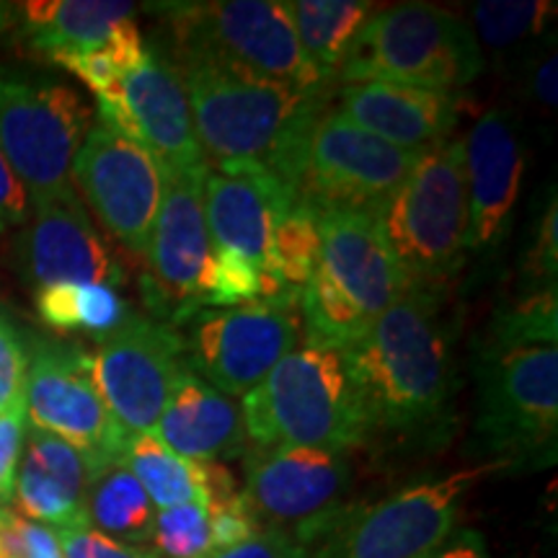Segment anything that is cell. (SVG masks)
I'll return each mask as SVG.
<instances>
[{
  "label": "cell",
  "instance_id": "83f0119b",
  "mask_svg": "<svg viewBox=\"0 0 558 558\" xmlns=\"http://www.w3.org/2000/svg\"><path fill=\"white\" fill-rule=\"evenodd\" d=\"M122 463L140 481L156 509L179 505L207 507L205 463H194V460L177 456L153 432L128 439Z\"/></svg>",
  "mask_w": 558,
  "mask_h": 558
},
{
  "label": "cell",
  "instance_id": "8992f818",
  "mask_svg": "<svg viewBox=\"0 0 558 558\" xmlns=\"http://www.w3.org/2000/svg\"><path fill=\"white\" fill-rule=\"evenodd\" d=\"M375 218L409 288L445 290L471 254L463 140L448 137L418 153Z\"/></svg>",
  "mask_w": 558,
  "mask_h": 558
},
{
  "label": "cell",
  "instance_id": "44dd1931",
  "mask_svg": "<svg viewBox=\"0 0 558 558\" xmlns=\"http://www.w3.org/2000/svg\"><path fill=\"white\" fill-rule=\"evenodd\" d=\"M320 267L373 324L403 295L407 277L390 251L375 213L316 209Z\"/></svg>",
  "mask_w": 558,
  "mask_h": 558
},
{
  "label": "cell",
  "instance_id": "4dcf8cb0",
  "mask_svg": "<svg viewBox=\"0 0 558 558\" xmlns=\"http://www.w3.org/2000/svg\"><path fill=\"white\" fill-rule=\"evenodd\" d=\"M556 16L554 3L543 0H486L471 9L478 45L484 41L492 50H507L535 34L548 29V19Z\"/></svg>",
  "mask_w": 558,
  "mask_h": 558
},
{
  "label": "cell",
  "instance_id": "f1b7e54d",
  "mask_svg": "<svg viewBox=\"0 0 558 558\" xmlns=\"http://www.w3.org/2000/svg\"><path fill=\"white\" fill-rule=\"evenodd\" d=\"M37 313L54 331H86L107 337L130 316L128 303L114 288L88 282H54L37 290Z\"/></svg>",
  "mask_w": 558,
  "mask_h": 558
},
{
  "label": "cell",
  "instance_id": "f546056e",
  "mask_svg": "<svg viewBox=\"0 0 558 558\" xmlns=\"http://www.w3.org/2000/svg\"><path fill=\"white\" fill-rule=\"evenodd\" d=\"M298 311L308 339L305 344L337 349V352L357 341L373 326L365 313L344 295V290L326 275L320 262L303 288Z\"/></svg>",
  "mask_w": 558,
  "mask_h": 558
},
{
  "label": "cell",
  "instance_id": "8d00e7d4",
  "mask_svg": "<svg viewBox=\"0 0 558 558\" xmlns=\"http://www.w3.org/2000/svg\"><path fill=\"white\" fill-rule=\"evenodd\" d=\"M209 514V530H213V546L215 550H226L239 546V543L254 538L256 533H262L259 522L243 499V494H233V497L209 501L207 505Z\"/></svg>",
  "mask_w": 558,
  "mask_h": 558
},
{
  "label": "cell",
  "instance_id": "d6986e66",
  "mask_svg": "<svg viewBox=\"0 0 558 558\" xmlns=\"http://www.w3.org/2000/svg\"><path fill=\"white\" fill-rule=\"evenodd\" d=\"M471 254L497 248L507 235L525 177V145L507 111H484L463 140Z\"/></svg>",
  "mask_w": 558,
  "mask_h": 558
},
{
  "label": "cell",
  "instance_id": "1f68e13d",
  "mask_svg": "<svg viewBox=\"0 0 558 558\" xmlns=\"http://www.w3.org/2000/svg\"><path fill=\"white\" fill-rule=\"evenodd\" d=\"M145 52H148V45H145L135 21H130L109 45L86 54L62 58L54 62V65L73 73L75 78L86 83L96 96H101L107 94L109 88H114L124 75L132 73V70L145 60Z\"/></svg>",
  "mask_w": 558,
  "mask_h": 558
},
{
  "label": "cell",
  "instance_id": "7a4b0ae2",
  "mask_svg": "<svg viewBox=\"0 0 558 558\" xmlns=\"http://www.w3.org/2000/svg\"><path fill=\"white\" fill-rule=\"evenodd\" d=\"M556 290L530 292L492 320L476 341V432L488 452L509 460L548 456L558 432Z\"/></svg>",
  "mask_w": 558,
  "mask_h": 558
},
{
  "label": "cell",
  "instance_id": "ab89813d",
  "mask_svg": "<svg viewBox=\"0 0 558 558\" xmlns=\"http://www.w3.org/2000/svg\"><path fill=\"white\" fill-rule=\"evenodd\" d=\"M209 558H311V550L282 530H262L239 546L215 550Z\"/></svg>",
  "mask_w": 558,
  "mask_h": 558
},
{
  "label": "cell",
  "instance_id": "60d3db41",
  "mask_svg": "<svg viewBox=\"0 0 558 558\" xmlns=\"http://www.w3.org/2000/svg\"><path fill=\"white\" fill-rule=\"evenodd\" d=\"M32 215V199L26 194L16 173L9 166V160L0 153V233L5 230L26 226Z\"/></svg>",
  "mask_w": 558,
  "mask_h": 558
},
{
  "label": "cell",
  "instance_id": "30bf717a",
  "mask_svg": "<svg viewBox=\"0 0 558 558\" xmlns=\"http://www.w3.org/2000/svg\"><path fill=\"white\" fill-rule=\"evenodd\" d=\"M94 114L58 81L0 70V153L32 205L73 192L70 169Z\"/></svg>",
  "mask_w": 558,
  "mask_h": 558
},
{
  "label": "cell",
  "instance_id": "7402d4cb",
  "mask_svg": "<svg viewBox=\"0 0 558 558\" xmlns=\"http://www.w3.org/2000/svg\"><path fill=\"white\" fill-rule=\"evenodd\" d=\"M460 109V90L367 81L341 88L337 111L369 135L418 153L452 135Z\"/></svg>",
  "mask_w": 558,
  "mask_h": 558
},
{
  "label": "cell",
  "instance_id": "4fadbf2b",
  "mask_svg": "<svg viewBox=\"0 0 558 558\" xmlns=\"http://www.w3.org/2000/svg\"><path fill=\"white\" fill-rule=\"evenodd\" d=\"M90 378L128 437L148 435L186 373L181 337L166 320L130 313L88 352Z\"/></svg>",
  "mask_w": 558,
  "mask_h": 558
},
{
  "label": "cell",
  "instance_id": "cb8c5ba5",
  "mask_svg": "<svg viewBox=\"0 0 558 558\" xmlns=\"http://www.w3.org/2000/svg\"><path fill=\"white\" fill-rule=\"evenodd\" d=\"M94 478L88 460L62 439L26 429L13 501L21 518L52 530L88 525L86 494Z\"/></svg>",
  "mask_w": 558,
  "mask_h": 558
},
{
  "label": "cell",
  "instance_id": "74e56055",
  "mask_svg": "<svg viewBox=\"0 0 558 558\" xmlns=\"http://www.w3.org/2000/svg\"><path fill=\"white\" fill-rule=\"evenodd\" d=\"M58 541L65 558H160L148 546L114 541L90 525L58 530Z\"/></svg>",
  "mask_w": 558,
  "mask_h": 558
},
{
  "label": "cell",
  "instance_id": "7bdbcfd3",
  "mask_svg": "<svg viewBox=\"0 0 558 558\" xmlns=\"http://www.w3.org/2000/svg\"><path fill=\"white\" fill-rule=\"evenodd\" d=\"M432 558H488V554L484 538L469 530V533H460L456 541H450L448 546Z\"/></svg>",
  "mask_w": 558,
  "mask_h": 558
},
{
  "label": "cell",
  "instance_id": "f35d334b",
  "mask_svg": "<svg viewBox=\"0 0 558 558\" xmlns=\"http://www.w3.org/2000/svg\"><path fill=\"white\" fill-rule=\"evenodd\" d=\"M26 429L29 422H26L24 401L0 414V507H9L13 501Z\"/></svg>",
  "mask_w": 558,
  "mask_h": 558
},
{
  "label": "cell",
  "instance_id": "7c38bea8",
  "mask_svg": "<svg viewBox=\"0 0 558 558\" xmlns=\"http://www.w3.org/2000/svg\"><path fill=\"white\" fill-rule=\"evenodd\" d=\"M24 407L29 427L47 432L78 450L88 460L94 476L111 463H122L130 437L117 427L96 390L88 349L70 341H34L29 347Z\"/></svg>",
  "mask_w": 558,
  "mask_h": 558
},
{
  "label": "cell",
  "instance_id": "9a60e30c",
  "mask_svg": "<svg viewBox=\"0 0 558 558\" xmlns=\"http://www.w3.org/2000/svg\"><path fill=\"white\" fill-rule=\"evenodd\" d=\"M166 173L148 150L96 120L73 160L70 181L111 239L145 256L163 202Z\"/></svg>",
  "mask_w": 558,
  "mask_h": 558
},
{
  "label": "cell",
  "instance_id": "484cf974",
  "mask_svg": "<svg viewBox=\"0 0 558 558\" xmlns=\"http://www.w3.org/2000/svg\"><path fill=\"white\" fill-rule=\"evenodd\" d=\"M284 11L300 50L318 70L320 78L333 83L352 41L373 19L375 5L360 0H288Z\"/></svg>",
  "mask_w": 558,
  "mask_h": 558
},
{
  "label": "cell",
  "instance_id": "e575fe53",
  "mask_svg": "<svg viewBox=\"0 0 558 558\" xmlns=\"http://www.w3.org/2000/svg\"><path fill=\"white\" fill-rule=\"evenodd\" d=\"M29 347L24 331L0 311V414L24 401Z\"/></svg>",
  "mask_w": 558,
  "mask_h": 558
},
{
  "label": "cell",
  "instance_id": "836d02e7",
  "mask_svg": "<svg viewBox=\"0 0 558 558\" xmlns=\"http://www.w3.org/2000/svg\"><path fill=\"white\" fill-rule=\"evenodd\" d=\"M0 558H65L58 530L21 518L16 509L0 507Z\"/></svg>",
  "mask_w": 558,
  "mask_h": 558
},
{
  "label": "cell",
  "instance_id": "6da1fadb",
  "mask_svg": "<svg viewBox=\"0 0 558 558\" xmlns=\"http://www.w3.org/2000/svg\"><path fill=\"white\" fill-rule=\"evenodd\" d=\"M341 362L367 442L442 429L456 396V329L445 290H403L357 341L341 349Z\"/></svg>",
  "mask_w": 558,
  "mask_h": 558
},
{
  "label": "cell",
  "instance_id": "d4e9b609",
  "mask_svg": "<svg viewBox=\"0 0 558 558\" xmlns=\"http://www.w3.org/2000/svg\"><path fill=\"white\" fill-rule=\"evenodd\" d=\"M166 448L194 463H226L248 450L241 407L186 369L153 427Z\"/></svg>",
  "mask_w": 558,
  "mask_h": 558
},
{
  "label": "cell",
  "instance_id": "3957f363",
  "mask_svg": "<svg viewBox=\"0 0 558 558\" xmlns=\"http://www.w3.org/2000/svg\"><path fill=\"white\" fill-rule=\"evenodd\" d=\"M177 62L194 135L209 169L264 166L313 111L329 107V90H303L205 54H171Z\"/></svg>",
  "mask_w": 558,
  "mask_h": 558
},
{
  "label": "cell",
  "instance_id": "d6a6232c",
  "mask_svg": "<svg viewBox=\"0 0 558 558\" xmlns=\"http://www.w3.org/2000/svg\"><path fill=\"white\" fill-rule=\"evenodd\" d=\"M150 543L160 558H209L215 546L207 507L179 505L158 509Z\"/></svg>",
  "mask_w": 558,
  "mask_h": 558
},
{
  "label": "cell",
  "instance_id": "52a82bcc",
  "mask_svg": "<svg viewBox=\"0 0 558 558\" xmlns=\"http://www.w3.org/2000/svg\"><path fill=\"white\" fill-rule=\"evenodd\" d=\"M484 52L471 24L427 3L375 11L349 47L339 81L407 83L460 90L484 73Z\"/></svg>",
  "mask_w": 558,
  "mask_h": 558
},
{
  "label": "cell",
  "instance_id": "d590c367",
  "mask_svg": "<svg viewBox=\"0 0 558 558\" xmlns=\"http://www.w3.org/2000/svg\"><path fill=\"white\" fill-rule=\"evenodd\" d=\"M530 292L556 290V269H558V233H556V197L548 202V209L535 228V241L525 256Z\"/></svg>",
  "mask_w": 558,
  "mask_h": 558
},
{
  "label": "cell",
  "instance_id": "8fae6325",
  "mask_svg": "<svg viewBox=\"0 0 558 558\" xmlns=\"http://www.w3.org/2000/svg\"><path fill=\"white\" fill-rule=\"evenodd\" d=\"M181 337L184 365L226 396H246L298 347V305L254 303L202 308L171 324Z\"/></svg>",
  "mask_w": 558,
  "mask_h": 558
},
{
  "label": "cell",
  "instance_id": "2e32d148",
  "mask_svg": "<svg viewBox=\"0 0 558 558\" xmlns=\"http://www.w3.org/2000/svg\"><path fill=\"white\" fill-rule=\"evenodd\" d=\"M96 107L101 124L148 150L166 171H194L207 166L194 135L179 68L163 47L148 45L145 60L114 88L96 96Z\"/></svg>",
  "mask_w": 558,
  "mask_h": 558
},
{
  "label": "cell",
  "instance_id": "ac0fdd59",
  "mask_svg": "<svg viewBox=\"0 0 558 558\" xmlns=\"http://www.w3.org/2000/svg\"><path fill=\"white\" fill-rule=\"evenodd\" d=\"M19 262L37 290L54 282H88L117 290L128 275L94 228L75 190L32 205L19 241Z\"/></svg>",
  "mask_w": 558,
  "mask_h": 558
},
{
  "label": "cell",
  "instance_id": "ba28073f",
  "mask_svg": "<svg viewBox=\"0 0 558 558\" xmlns=\"http://www.w3.org/2000/svg\"><path fill=\"white\" fill-rule=\"evenodd\" d=\"M501 460L411 484L375 505L344 509L311 541V558H432L448 546L463 497Z\"/></svg>",
  "mask_w": 558,
  "mask_h": 558
},
{
  "label": "cell",
  "instance_id": "b9f144b4",
  "mask_svg": "<svg viewBox=\"0 0 558 558\" xmlns=\"http://www.w3.org/2000/svg\"><path fill=\"white\" fill-rule=\"evenodd\" d=\"M558 54L550 50L530 68V96L541 104L543 109H556V78H558Z\"/></svg>",
  "mask_w": 558,
  "mask_h": 558
},
{
  "label": "cell",
  "instance_id": "277c9868",
  "mask_svg": "<svg viewBox=\"0 0 558 558\" xmlns=\"http://www.w3.org/2000/svg\"><path fill=\"white\" fill-rule=\"evenodd\" d=\"M248 448H318L352 452L367 432L337 349L295 347L243 396Z\"/></svg>",
  "mask_w": 558,
  "mask_h": 558
},
{
  "label": "cell",
  "instance_id": "9c48e42d",
  "mask_svg": "<svg viewBox=\"0 0 558 558\" xmlns=\"http://www.w3.org/2000/svg\"><path fill=\"white\" fill-rule=\"evenodd\" d=\"M150 9L169 26L171 54H205L303 90L331 86L300 50L284 3L277 0L156 3Z\"/></svg>",
  "mask_w": 558,
  "mask_h": 558
},
{
  "label": "cell",
  "instance_id": "603a6c76",
  "mask_svg": "<svg viewBox=\"0 0 558 558\" xmlns=\"http://www.w3.org/2000/svg\"><path fill=\"white\" fill-rule=\"evenodd\" d=\"M135 21L122 0H26L0 3V32H13L39 58L58 62L109 45Z\"/></svg>",
  "mask_w": 558,
  "mask_h": 558
},
{
  "label": "cell",
  "instance_id": "e0dca14e",
  "mask_svg": "<svg viewBox=\"0 0 558 558\" xmlns=\"http://www.w3.org/2000/svg\"><path fill=\"white\" fill-rule=\"evenodd\" d=\"M205 169L166 173L163 202H160L156 226L145 256L150 262L153 298L160 311H169L177 324L194 311L205 308L209 269H213V241H209L205 205H202V181Z\"/></svg>",
  "mask_w": 558,
  "mask_h": 558
},
{
  "label": "cell",
  "instance_id": "5b68a950",
  "mask_svg": "<svg viewBox=\"0 0 558 558\" xmlns=\"http://www.w3.org/2000/svg\"><path fill=\"white\" fill-rule=\"evenodd\" d=\"M418 153L396 148L324 107L298 124L269 171L292 199L313 209L375 213L409 177Z\"/></svg>",
  "mask_w": 558,
  "mask_h": 558
},
{
  "label": "cell",
  "instance_id": "4316f807",
  "mask_svg": "<svg viewBox=\"0 0 558 558\" xmlns=\"http://www.w3.org/2000/svg\"><path fill=\"white\" fill-rule=\"evenodd\" d=\"M158 509L124 463H111L96 473L86 494L88 525L109 538L148 546Z\"/></svg>",
  "mask_w": 558,
  "mask_h": 558
},
{
  "label": "cell",
  "instance_id": "5bb4252c",
  "mask_svg": "<svg viewBox=\"0 0 558 558\" xmlns=\"http://www.w3.org/2000/svg\"><path fill=\"white\" fill-rule=\"evenodd\" d=\"M352 481L347 452L318 448H248L243 499L262 530H282L305 548L341 509Z\"/></svg>",
  "mask_w": 558,
  "mask_h": 558
},
{
  "label": "cell",
  "instance_id": "ffe728a7",
  "mask_svg": "<svg viewBox=\"0 0 558 558\" xmlns=\"http://www.w3.org/2000/svg\"><path fill=\"white\" fill-rule=\"evenodd\" d=\"M288 186L264 166L209 169L202 181V205L213 248L228 251L264 275L269 243L284 209Z\"/></svg>",
  "mask_w": 558,
  "mask_h": 558
}]
</instances>
